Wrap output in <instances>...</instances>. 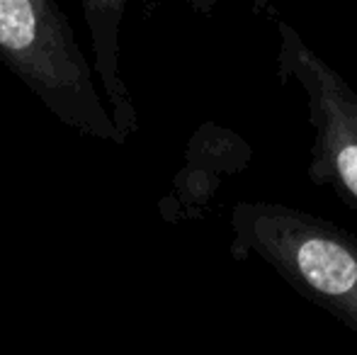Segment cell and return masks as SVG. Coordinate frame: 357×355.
Returning a JSON list of instances; mask_svg holds the SVG:
<instances>
[{
	"mask_svg": "<svg viewBox=\"0 0 357 355\" xmlns=\"http://www.w3.org/2000/svg\"><path fill=\"white\" fill-rule=\"evenodd\" d=\"M278 73L304 90L314 127L311 183L331 188L357 214V93L289 22H278Z\"/></svg>",
	"mask_w": 357,
	"mask_h": 355,
	"instance_id": "cell-2",
	"label": "cell"
},
{
	"mask_svg": "<svg viewBox=\"0 0 357 355\" xmlns=\"http://www.w3.org/2000/svg\"><path fill=\"white\" fill-rule=\"evenodd\" d=\"M231 229L236 258L265 263L357 333V236L304 209L263 199L236 204Z\"/></svg>",
	"mask_w": 357,
	"mask_h": 355,
	"instance_id": "cell-1",
	"label": "cell"
},
{
	"mask_svg": "<svg viewBox=\"0 0 357 355\" xmlns=\"http://www.w3.org/2000/svg\"><path fill=\"white\" fill-rule=\"evenodd\" d=\"M37 39V13L32 0H0V47L27 52Z\"/></svg>",
	"mask_w": 357,
	"mask_h": 355,
	"instance_id": "cell-3",
	"label": "cell"
}]
</instances>
